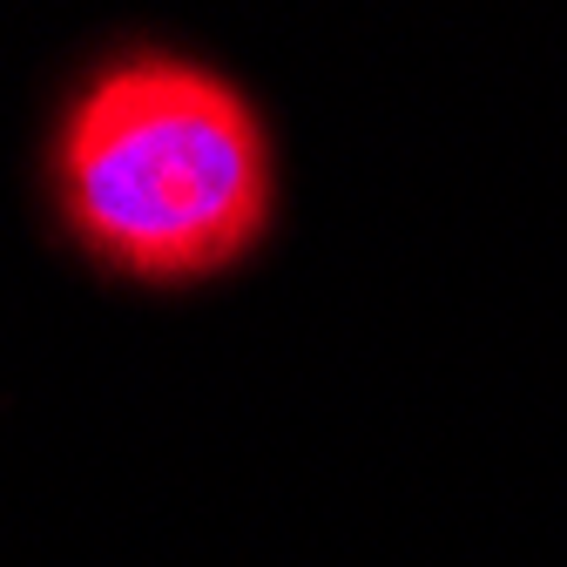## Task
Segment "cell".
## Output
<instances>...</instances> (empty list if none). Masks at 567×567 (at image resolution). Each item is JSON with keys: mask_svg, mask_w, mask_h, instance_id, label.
<instances>
[{"mask_svg": "<svg viewBox=\"0 0 567 567\" xmlns=\"http://www.w3.org/2000/svg\"><path fill=\"white\" fill-rule=\"evenodd\" d=\"M61 203L128 277L230 270L270 224V142L250 102L189 61H122L61 135Z\"/></svg>", "mask_w": 567, "mask_h": 567, "instance_id": "cell-1", "label": "cell"}]
</instances>
